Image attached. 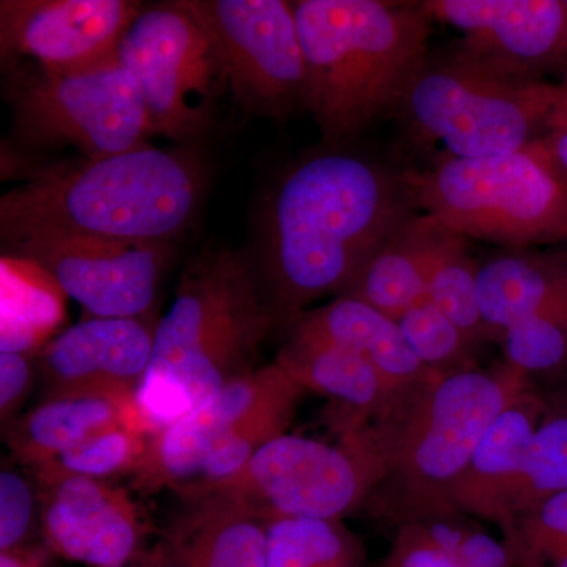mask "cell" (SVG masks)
<instances>
[{
    "instance_id": "6da1fadb",
    "label": "cell",
    "mask_w": 567,
    "mask_h": 567,
    "mask_svg": "<svg viewBox=\"0 0 567 567\" xmlns=\"http://www.w3.org/2000/svg\"><path fill=\"white\" fill-rule=\"evenodd\" d=\"M415 213L405 175L361 153L324 147L290 163L265 196L249 259L276 323L289 330L309 305L344 293Z\"/></svg>"
},
{
    "instance_id": "7a4b0ae2",
    "label": "cell",
    "mask_w": 567,
    "mask_h": 567,
    "mask_svg": "<svg viewBox=\"0 0 567 567\" xmlns=\"http://www.w3.org/2000/svg\"><path fill=\"white\" fill-rule=\"evenodd\" d=\"M207 171L199 147L151 144L55 167L2 197L0 234L173 244L199 215Z\"/></svg>"
},
{
    "instance_id": "3957f363",
    "label": "cell",
    "mask_w": 567,
    "mask_h": 567,
    "mask_svg": "<svg viewBox=\"0 0 567 567\" xmlns=\"http://www.w3.org/2000/svg\"><path fill=\"white\" fill-rule=\"evenodd\" d=\"M535 388L502 361L431 374L393 395L368 424L382 475L363 511L395 528L456 513L451 494L488 425Z\"/></svg>"
},
{
    "instance_id": "277c9868",
    "label": "cell",
    "mask_w": 567,
    "mask_h": 567,
    "mask_svg": "<svg viewBox=\"0 0 567 567\" xmlns=\"http://www.w3.org/2000/svg\"><path fill=\"white\" fill-rule=\"evenodd\" d=\"M306 62V110L324 147H347L401 111L429 62L432 20L423 3L292 2Z\"/></svg>"
},
{
    "instance_id": "5b68a950",
    "label": "cell",
    "mask_w": 567,
    "mask_h": 567,
    "mask_svg": "<svg viewBox=\"0 0 567 567\" xmlns=\"http://www.w3.org/2000/svg\"><path fill=\"white\" fill-rule=\"evenodd\" d=\"M275 327L251 260L227 246H204L156 324L151 368L137 391L153 432L251 372Z\"/></svg>"
},
{
    "instance_id": "8992f818",
    "label": "cell",
    "mask_w": 567,
    "mask_h": 567,
    "mask_svg": "<svg viewBox=\"0 0 567 567\" xmlns=\"http://www.w3.org/2000/svg\"><path fill=\"white\" fill-rule=\"evenodd\" d=\"M404 175L416 208L466 240L507 249L567 244V189L532 145L488 158L439 159Z\"/></svg>"
},
{
    "instance_id": "52a82bcc",
    "label": "cell",
    "mask_w": 567,
    "mask_h": 567,
    "mask_svg": "<svg viewBox=\"0 0 567 567\" xmlns=\"http://www.w3.org/2000/svg\"><path fill=\"white\" fill-rule=\"evenodd\" d=\"M559 95L561 84L506 80L453 52L429 59L399 112L417 141L442 145V159L488 158L535 142Z\"/></svg>"
},
{
    "instance_id": "ba28073f",
    "label": "cell",
    "mask_w": 567,
    "mask_h": 567,
    "mask_svg": "<svg viewBox=\"0 0 567 567\" xmlns=\"http://www.w3.org/2000/svg\"><path fill=\"white\" fill-rule=\"evenodd\" d=\"M6 73L3 95L22 145H71L95 159L142 147L155 136L140 85L118 58L81 70Z\"/></svg>"
},
{
    "instance_id": "9c48e42d",
    "label": "cell",
    "mask_w": 567,
    "mask_h": 567,
    "mask_svg": "<svg viewBox=\"0 0 567 567\" xmlns=\"http://www.w3.org/2000/svg\"><path fill=\"white\" fill-rule=\"evenodd\" d=\"M117 58L140 85L155 134L199 147L230 91L219 52L188 0L142 3Z\"/></svg>"
},
{
    "instance_id": "30bf717a",
    "label": "cell",
    "mask_w": 567,
    "mask_h": 567,
    "mask_svg": "<svg viewBox=\"0 0 567 567\" xmlns=\"http://www.w3.org/2000/svg\"><path fill=\"white\" fill-rule=\"evenodd\" d=\"M380 475L382 461L364 425L339 435L333 445L284 434L260 447L235 475L193 494L213 491L233 495L265 520H341L347 514L363 509Z\"/></svg>"
},
{
    "instance_id": "8fae6325",
    "label": "cell",
    "mask_w": 567,
    "mask_h": 567,
    "mask_svg": "<svg viewBox=\"0 0 567 567\" xmlns=\"http://www.w3.org/2000/svg\"><path fill=\"white\" fill-rule=\"evenodd\" d=\"M188 3L219 52L235 103L276 121L306 110V62L292 2Z\"/></svg>"
},
{
    "instance_id": "7c38bea8",
    "label": "cell",
    "mask_w": 567,
    "mask_h": 567,
    "mask_svg": "<svg viewBox=\"0 0 567 567\" xmlns=\"http://www.w3.org/2000/svg\"><path fill=\"white\" fill-rule=\"evenodd\" d=\"M9 256L39 265L92 317L151 315L173 244H134L81 235H28L3 241Z\"/></svg>"
},
{
    "instance_id": "4fadbf2b",
    "label": "cell",
    "mask_w": 567,
    "mask_h": 567,
    "mask_svg": "<svg viewBox=\"0 0 567 567\" xmlns=\"http://www.w3.org/2000/svg\"><path fill=\"white\" fill-rule=\"evenodd\" d=\"M303 393L276 361L238 377L152 436L134 470L137 486L178 492L192 487L216 446L265 417L295 413Z\"/></svg>"
},
{
    "instance_id": "5bb4252c",
    "label": "cell",
    "mask_w": 567,
    "mask_h": 567,
    "mask_svg": "<svg viewBox=\"0 0 567 567\" xmlns=\"http://www.w3.org/2000/svg\"><path fill=\"white\" fill-rule=\"evenodd\" d=\"M432 21L461 32L456 54L522 82L567 73L566 0H425Z\"/></svg>"
},
{
    "instance_id": "9a60e30c",
    "label": "cell",
    "mask_w": 567,
    "mask_h": 567,
    "mask_svg": "<svg viewBox=\"0 0 567 567\" xmlns=\"http://www.w3.org/2000/svg\"><path fill=\"white\" fill-rule=\"evenodd\" d=\"M136 0H2V69L70 71L117 58Z\"/></svg>"
},
{
    "instance_id": "2e32d148",
    "label": "cell",
    "mask_w": 567,
    "mask_h": 567,
    "mask_svg": "<svg viewBox=\"0 0 567 567\" xmlns=\"http://www.w3.org/2000/svg\"><path fill=\"white\" fill-rule=\"evenodd\" d=\"M156 324L147 315L91 317L66 328L37 361L48 395H137L151 368Z\"/></svg>"
},
{
    "instance_id": "e0dca14e",
    "label": "cell",
    "mask_w": 567,
    "mask_h": 567,
    "mask_svg": "<svg viewBox=\"0 0 567 567\" xmlns=\"http://www.w3.org/2000/svg\"><path fill=\"white\" fill-rule=\"evenodd\" d=\"M40 486L41 532L52 554L92 567H125L144 554V522L125 488L84 476Z\"/></svg>"
},
{
    "instance_id": "ac0fdd59",
    "label": "cell",
    "mask_w": 567,
    "mask_h": 567,
    "mask_svg": "<svg viewBox=\"0 0 567 567\" xmlns=\"http://www.w3.org/2000/svg\"><path fill=\"white\" fill-rule=\"evenodd\" d=\"M546 395L536 388L518 394L496 415L458 477L451 502L466 516L494 522L505 533L525 454L546 413Z\"/></svg>"
},
{
    "instance_id": "d6986e66",
    "label": "cell",
    "mask_w": 567,
    "mask_h": 567,
    "mask_svg": "<svg viewBox=\"0 0 567 567\" xmlns=\"http://www.w3.org/2000/svg\"><path fill=\"white\" fill-rule=\"evenodd\" d=\"M186 507L156 544L166 567H267V524L221 492L185 496Z\"/></svg>"
},
{
    "instance_id": "ffe728a7",
    "label": "cell",
    "mask_w": 567,
    "mask_h": 567,
    "mask_svg": "<svg viewBox=\"0 0 567 567\" xmlns=\"http://www.w3.org/2000/svg\"><path fill=\"white\" fill-rule=\"evenodd\" d=\"M275 361L305 391H316L342 410L334 424L339 435L374 421L393 398L364 357L324 339L289 333Z\"/></svg>"
},
{
    "instance_id": "44dd1931",
    "label": "cell",
    "mask_w": 567,
    "mask_h": 567,
    "mask_svg": "<svg viewBox=\"0 0 567 567\" xmlns=\"http://www.w3.org/2000/svg\"><path fill=\"white\" fill-rule=\"evenodd\" d=\"M477 293L487 341L499 344L514 323L533 316L566 311V256L507 249L480 264Z\"/></svg>"
},
{
    "instance_id": "7402d4cb",
    "label": "cell",
    "mask_w": 567,
    "mask_h": 567,
    "mask_svg": "<svg viewBox=\"0 0 567 567\" xmlns=\"http://www.w3.org/2000/svg\"><path fill=\"white\" fill-rule=\"evenodd\" d=\"M118 424L141 425L155 435L137 395H47L32 412L10 424L7 442L14 457L37 472L89 436Z\"/></svg>"
},
{
    "instance_id": "603a6c76",
    "label": "cell",
    "mask_w": 567,
    "mask_h": 567,
    "mask_svg": "<svg viewBox=\"0 0 567 567\" xmlns=\"http://www.w3.org/2000/svg\"><path fill=\"white\" fill-rule=\"evenodd\" d=\"M289 333L324 339L361 354L379 371L393 395L434 374L416 360L394 319L357 298L342 295L322 308L306 311Z\"/></svg>"
},
{
    "instance_id": "cb8c5ba5",
    "label": "cell",
    "mask_w": 567,
    "mask_h": 567,
    "mask_svg": "<svg viewBox=\"0 0 567 567\" xmlns=\"http://www.w3.org/2000/svg\"><path fill=\"white\" fill-rule=\"evenodd\" d=\"M432 234L431 216L417 212L410 216L372 252L342 295L398 320L427 298Z\"/></svg>"
},
{
    "instance_id": "d4e9b609",
    "label": "cell",
    "mask_w": 567,
    "mask_h": 567,
    "mask_svg": "<svg viewBox=\"0 0 567 567\" xmlns=\"http://www.w3.org/2000/svg\"><path fill=\"white\" fill-rule=\"evenodd\" d=\"M65 297L39 265L3 256L0 352L40 353L65 319Z\"/></svg>"
},
{
    "instance_id": "484cf974",
    "label": "cell",
    "mask_w": 567,
    "mask_h": 567,
    "mask_svg": "<svg viewBox=\"0 0 567 567\" xmlns=\"http://www.w3.org/2000/svg\"><path fill=\"white\" fill-rule=\"evenodd\" d=\"M480 264L466 249V238L434 219L427 300L468 338L473 346L487 342L477 293Z\"/></svg>"
},
{
    "instance_id": "4316f807",
    "label": "cell",
    "mask_w": 567,
    "mask_h": 567,
    "mask_svg": "<svg viewBox=\"0 0 567 567\" xmlns=\"http://www.w3.org/2000/svg\"><path fill=\"white\" fill-rule=\"evenodd\" d=\"M364 550L341 520L278 517L267 524V567H361Z\"/></svg>"
},
{
    "instance_id": "83f0119b",
    "label": "cell",
    "mask_w": 567,
    "mask_h": 567,
    "mask_svg": "<svg viewBox=\"0 0 567 567\" xmlns=\"http://www.w3.org/2000/svg\"><path fill=\"white\" fill-rule=\"evenodd\" d=\"M544 395L546 413L537 424L525 454L511 502V522L540 499L567 491V401L557 395Z\"/></svg>"
},
{
    "instance_id": "f1b7e54d",
    "label": "cell",
    "mask_w": 567,
    "mask_h": 567,
    "mask_svg": "<svg viewBox=\"0 0 567 567\" xmlns=\"http://www.w3.org/2000/svg\"><path fill=\"white\" fill-rule=\"evenodd\" d=\"M505 363L533 386L546 383L547 391L567 385V309L528 317L507 328L499 339Z\"/></svg>"
},
{
    "instance_id": "f546056e",
    "label": "cell",
    "mask_w": 567,
    "mask_h": 567,
    "mask_svg": "<svg viewBox=\"0 0 567 567\" xmlns=\"http://www.w3.org/2000/svg\"><path fill=\"white\" fill-rule=\"evenodd\" d=\"M152 436L141 425H112L89 436L80 445L71 447L33 473L40 484L70 476L107 480L118 473H134L145 456Z\"/></svg>"
},
{
    "instance_id": "4dcf8cb0",
    "label": "cell",
    "mask_w": 567,
    "mask_h": 567,
    "mask_svg": "<svg viewBox=\"0 0 567 567\" xmlns=\"http://www.w3.org/2000/svg\"><path fill=\"white\" fill-rule=\"evenodd\" d=\"M395 322L409 349L429 371L447 374L476 368V346L427 298Z\"/></svg>"
},
{
    "instance_id": "1f68e13d",
    "label": "cell",
    "mask_w": 567,
    "mask_h": 567,
    "mask_svg": "<svg viewBox=\"0 0 567 567\" xmlns=\"http://www.w3.org/2000/svg\"><path fill=\"white\" fill-rule=\"evenodd\" d=\"M503 540L516 567H548L567 555V491L518 513Z\"/></svg>"
},
{
    "instance_id": "d6a6232c",
    "label": "cell",
    "mask_w": 567,
    "mask_h": 567,
    "mask_svg": "<svg viewBox=\"0 0 567 567\" xmlns=\"http://www.w3.org/2000/svg\"><path fill=\"white\" fill-rule=\"evenodd\" d=\"M417 529L434 546L468 567H516L505 540L496 539L475 517L456 511L416 522Z\"/></svg>"
},
{
    "instance_id": "836d02e7",
    "label": "cell",
    "mask_w": 567,
    "mask_h": 567,
    "mask_svg": "<svg viewBox=\"0 0 567 567\" xmlns=\"http://www.w3.org/2000/svg\"><path fill=\"white\" fill-rule=\"evenodd\" d=\"M40 498V496H39ZM37 498L24 476L13 470L0 473V551L29 546L37 524Z\"/></svg>"
},
{
    "instance_id": "e575fe53",
    "label": "cell",
    "mask_w": 567,
    "mask_h": 567,
    "mask_svg": "<svg viewBox=\"0 0 567 567\" xmlns=\"http://www.w3.org/2000/svg\"><path fill=\"white\" fill-rule=\"evenodd\" d=\"M382 567H468L434 546L415 527L409 524L398 528L390 554Z\"/></svg>"
},
{
    "instance_id": "d590c367",
    "label": "cell",
    "mask_w": 567,
    "mask_h": 567,
    "mask_svg": "<svg viewBox=\"0 0 567 567\" xmlns=\"http://www.w3.org/2000/svg\"><path fill=\"white\" fill-rule=\"evenodd\" d=\"M33 375L32 354L0 352V416L3 424L14 416L28 398Z\"/></svg>"
},
{
    "instance_id": "8d00e7d4",
    "label": "cell",
    "mask_w": 567,
    "mask_h": 567,
    "mask_svg": "<svg viewBox=\"0 0 567 567\" xmlns=\"http://www.w3.org/2000/svg\"><path fill=\"white\" fill-rule=\"evenodd\" d=\"M533 147L548 171L567 189V130H547L544 136L533 142Z\"/></svg>"
},
{
    "instance_id": "74e56055",
    "label": "cell",
    "mask_w": 567,
    "mask_h": 567,
    "mask_svg": "<svg viewBox=\"0 0 567 567\" xmlns=\"http://www.w3.org/2000/svg\"><path fill=\"white\" fill-rule=\"evenodd\" d=\"M52 551L43 546H24L0 551V567H47Z\"/></svg>"
},
{
    "instance_id": "f35d334b",
    "label": "cell",
    "mask_w": 567,
    "mask_h": 567,
    "mask_svg": "<svg viewBox=\"0 0 567 567\" xmlns=\"http://www.w3.org/2000/svg\"><path fill=\"white\" fill-rule=\"evenodd\" d=\"M125 567H166L164 566V561L162 558V554H159L158 547H153L151 551H145L141 557L134 559L133 563H130L128 566Z\"/></svg>"
},
{
    "instance_id": "ab89813d",
    "label": "cell",
    "mask_w": 567,
    "mask_h": 567,
    "mask_svg": "<svg viewBox=\"0 0 567 567\" xmlns=\"http://www.w3.org/2000/svg\"><path fill=\"white\" fill-rule=\"evenodd\" d=\"M548 394L557 395V398L566 399L567 401V385L558 388V390L548 391Z\"/></svg>"
},
{
    "instance_id": "60d3db41",
    "label": "cell",
    "mask_w": 567,
    "mask_h": 567,
    "mask_svg": "<svg viewBox=\"0 0 567 567\" xmlns=\"http://www.w3.org/2000/svg\"><path fill=\"white\" fill-rule=\"evenodd\" d=\"M548 567H567V555H565V557H563L561 559H558L557 563H554V565L548 566Z\"/></svg>"
},
{
    "instance_id": "b9f144b4",
    "label": "cell",
    "mask_w": 567,
    "mask_h": 567,
    "mask_svg": "<svg viewBox=\"0 0 567 567\" xmlns=\"http://www.w3.org/2000/svg\"><path fill=\"white\" fill-rule=\"evenodd\" d=\"M563 85H565V87L567 89V73H566L565 81H563Z\"/></svg>"
},
{
    "instance_id": "7bdbcfd3",
    "label": "cell",
    "mask_w": 567,
    "mask_h": 567,
    "mask_svg": "<svg viewBox=\"0 0 567 567\" xmlns=\"http://www.w3.org/2000/svg\"><path fill=\"white\" fill-rule=\"evenodd\" d=\"M566 2H567V0H566Z\"/></svg>"
}]
</instances>
